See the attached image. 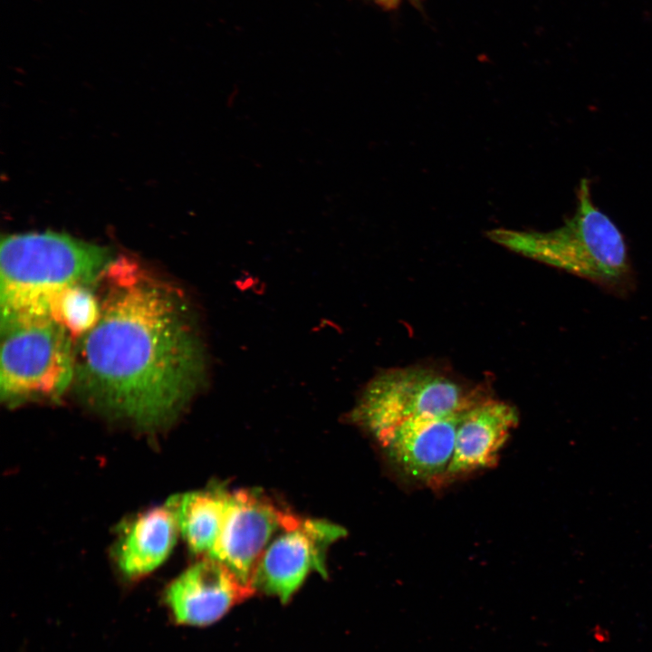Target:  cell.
I'll use <instances>...</instances> for the list:
<instances>
[{
  "label": "cell",
  "mask_w": 652,
  "mask_h": 652,
  "mask_svg": "<svg viewBox=\"0 0 652 652\" xmlns=\"http://www.w3.org/2000/svg\"><path fill=\"white\" fill-rule=\"evenodd\" d=\"M484 396L439 370L400 367L380 372L367 384L352 417L377 441L406 422L460 413Z\"/></svg>",
  "instance_id": "5"
},
{
  "label": "cell",
  "mask_w": 652,
  "mask_h": 652,
  "mask_svg": "<svg viewBox=\"0 0 652 652\" xmlns=\"http://www.w3.org/2000/svg\"><path fill=\"white\" fill-rule=\"evenodd\" d=\"M378 5L384 9H395L398 7L403 2L408 1L411 4L417 5L420 0H373Z\"/></svg>",
  "instance_id": "14"
},
{
  "label": "cell",
  "mask_w": 652,
  "mask_h": 652,
  "mask_svg": "<svg viewBox=\"0 0 652 652\" xmlns=\"http://www.w3.org/2000/svg\"><path fill=\"white\" fill-rule=\"evenodd\" d=\"M0 396L9 405L59 398L72 384L74 348L53 315L1 319Z\"/></svg>",
  "instance_id": "4"
},
{
  "label": "cell",
  "mask_w": 652,
  "mask_h": 652,
  "mask_svg": "<svg viewBox=\"0 0 652 652\" xmlns=\"http://www.w3.org/2000/svg\"><path fill=\"white\" fill-rule=\"evenodd\" d=\"M518 422L519 414L513 406L487 396L466 408L442 485L495 465Z\"/></svg>",
  "instance_id": "10"
},
{
  "label": "cell",
  "mask_w": 652,
  "mask_h": 652,
  "mask_svg": "<svg viewBox=\"0 0 652 652\" xmlns=\"http://www.w3.org/2000/svg\"><path fill=\"white\" fill-rule=\"evenodd\" d=\"M299 517L262 493L229 492L224 521L208 557L225 564L252 588V577L261 555L275 534Z\"/></svg>",
  "instance_id": "6"
},
{
  "label": "cell",
  "mask_w": 652,
  "mask_h": 652,
  "mask_svg": "<svg viewBox=\"0 0 652 652\" xmlns=\"http://www.w3.org/2000/svg\"><path fill=\"white\" fill-rule=\"evenodd\" d=\"M464 411L406 422L377 442L388 460L406 479L420 484L442 485L454 455Z\"/></svg>",
  "instance_id": "8"
},
{
  "label": "cell",
  "mask_w": 652,
  "mask_h": 652,
  "mask_svg": "<svg viewBox=\"0 0 652 652\" xmlns=\"http://www.w3.org/2000/svg\"><path fill=\"white\" fill-rule=\"evenodd\" d=\"M343 529L329 522L300 518L283 529L261 555L251 587L286 602L312 571L326 576V551Z\"/></svg>",
  "instance_id": "7"
},
{
  "label": "cell",
  "mask_w": 652,
  "mask_h": 652,
  "mask_svg": "<svg viewBox=\"0 0 652 652\" xmlns=\"http://www.w3.org/2000/svg\"><path fill=\"white\" fill-rule=\"evenodd\" d=\"M108 247L56 232L14 234L0 246L1 319L53 315L60 296L103 277Z\"/></svg>",
  "instance_id": "2"
},
{
  "label": "cell",
  "mask_w": 652,
  "mask_h": 652,
  "mask_svg": "<svg viewBox=\"0 0 652 652\" xmlns=\"http://www.w3.org/2000/svg\"><path fill=\"white\" fill-rule=\"evenodd\" d=\"M228 494L214 489L171 498L178 528L192 551L209 554L212 551L224 521Z\"/></svg>",
  "instance_id": "12"
},
{
  "label": "cell",
  "mask_w": 652,
  "mask_h": 652,
  "mask_svg": "<svg viewBox=\"0 0 652 652\" xmlns=\"http://www.w3.org/2000/svg\"><path fill=\"white\" fill-rule=\"evenodd\" d=\"M254 591L225 564L208 557L182 572L167 588L165 601L181 625L206 626Z\"/></svg>",
  "instance_id": "9"
},
{
  "label": "cell",
  "mask_w": 652,
  "mask_h": 652,
  "mask_svg": "<svg viewBox=\"0 0 652 652\" xmlns=\"http://www.w3.org/2000/svg\"><path fill=\"white\" fill-rule=\"evenodd\" d=\"M100 302L87 285L67 289L58 299L53 312L67 331L74 335L86 333L97 322Z\"/></svg>",
  "instance_id": "13"
},
{
  "label": "cell",
  "mask_w": 652,
  "mask_h": 652,
  "mask_svg": "<svg viewBox=\"0 0 652 652\" xmlns=\"http://www.w3.org/2000/svg\"><path fill=\"white\" fill-rule=\"evenodd\" d=\"M104 277L99 319L74 348L72 384L101 410L144 427L165 424L206 380L196 313L180 290L125 257Z\"/></svg>",
  "instance_id": "1"
},
{
  "label": "cell",
  "mask_w": 652,
  "mask_h": 652,
  "mask_svg": "<svg viewBox=\"0 0 652 652\" xmlns=\"http://www.w3.org/2000/svg\"><path fill=\"white\" fill-rule=\"evenodd\" d=\"M178 523L172 499L139 515L118 547V564L129 577L143 576L164 562L177 540Z\"/></svg>",
  "instance_id": "11"
},
{
  "label": "cell",
  "mask_w": 652,
  "mask_h": 652,
  "mask_svg": "<svg viewBox=\"0 0 652 652\" xmlns=\"http://www.w3.org/2000/svg\"><path fill=\"white\" fill-rule=\"evenodd\" d=\"M574 214L549 232L493 233L502 245L531 259L604 283H616L628 272L624 238L593 203L590 183L582 179Z\"/></svg>",
  "instance_id": "3"
}]
</instances>
